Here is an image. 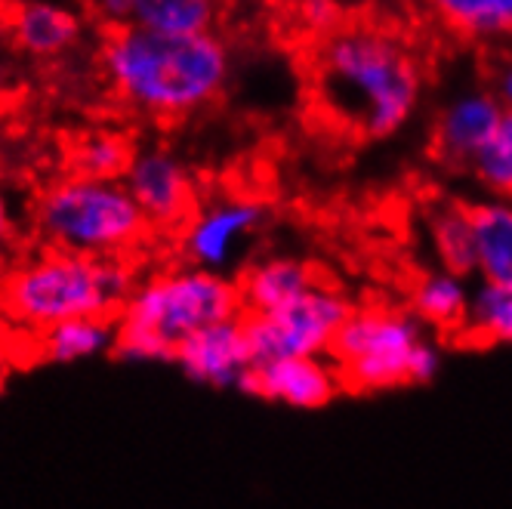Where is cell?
<instances>
[{
  "instance_id": "obj_1",
  "label": "cell",
  "mask_w": 512,
  "mask_h": 509,
  "mask_svg": "<svg viewBox=\"0 0 512 509\" xmlns=\"http://www.w3.org/2000/svg\"><path fill=\"white\" fill-rule=\"evenodd\" d=\"M423 96L417 53L380 25H337L312 53V99L334 127L386 139L405 127Z\"/></svg>"
},
{
  "instance_id": "obj_2",
  "label": "cell",
  "mask_w": 512,
  "mask_h": 509,
  "mask_svg": "<svg viewBox=\"0 0 512 509\" xmlns=\"http://www.w3.org/2000/svg\"><path fill=\"white\" fill-rule=\"evenodd\" d=\"M102 75L115 99L155 121L189 118L223 96L229 47L219 34H161L139 25L102 31Z\"/></svg>"
},
{
  "instance_id": "obj_3",
  "label": "cell",
  "mask_w": 512,
  "mask_h": 509,
  "mask_svg": "<svg viewBox=\"0 0 512 509\" xmlns=\"http://www.w3.org/2000/svg\"><path fill=\"white\" fill-rule=\"evenodd\" d=\"M139 281L133 260H90L38 247L16 257L0 281V318L38 337L75 318H118Z\"/></svg>"
},
{
  "instance_id": "obj_4",
  "label": "cell",
  "mask_w": 512,
  "mask_h": 509,
  "mask_svg": "<svg viewBox=\"0 0 512 509\" xmlns=\"http://www.w3.org/2000/svg\"><path fill=\"white\" fill-rule=\"evenodd\" d=\"M241 315L235 278L186 263L164 266L139 275L130 300L118 312V343L112 355L136 365H164L192 334Z\"/></svg>"
},
{
  "instance_id": "obj_5",
  "label": "cell",
  "mask_w": 512,
  "mask_h": 509,
  "mask_svg": "<svg viewBox=\"0 0 512 509\" xmlns=\"http://www.w3.org/2000/svg\"><path fill=\"white\" fill-rule=\"evenodd\" d=\"M41 247L90 260H133L155 235L130 198L124 179L68 173L50 183L31 210Z\"/></svg>"
},
{
  "instance_id": "obj_6",
  "label": "cell",
  "mask_w": 512,
  "mask_h": 509,
  "mask_svg": "<svg viewBox=\"0 0 512 509\" xmlns=\"http://www.w3.org/2000/svg\"><path fill=\"white\" fill-rule=\"evenodd\" d=\"M331 361L343 389L386 392L411 383H429L442 368V352L426 327L392 306L352 309L331 346Z\"/></svg>"
},
{
  "instance_id": "obj_7",
  "label": "cell",
  "mask_w": 512,
  "mask_h": 509,
  "mask_svg": "<svg viewBox=\"0 0 512 509\" xmlns=\"http://www.w3.org/2000/svg\"><path fill=\"white\" fill-rule=\"evenodd\" d=\"M352 315V303L334 284H312L303 297L266 315H241L253 365L281 358H324Z\"/></svg>"
},
{
  "instance_id": "obj_8",
  "label": "cell",
  "mask_w": 512,
  "mask_h": 509,
  "mask_svg": "<svg viewBox=\"0 0 512 509\" xmlns=\"http://www.w3.org/2000/svg\"><path fill=\"white\" fill-rule=\"evenodd\" d=\"M263 223L266 207L253 198H216L198 204L189 223L176 235L179 257L186 266L229 275Z\"/></svg>"
},
{
  "instance_id": "obj_9",
  "label": "cell",
  "mask_w": 512,
  "mask_h": 509,
  "mask_svg": "<svg viewBox=\"0 0 512 509\" xmlns=\"http://www.w3.org/2000/svg\"><path fill=\"white\" fill-rule=\"evenodd\" d=\"M124 186L155 235H179L198 210V189L189 167L164 145L136 149L124 173Z\"/></svg>"
},
{
  "instance_id": "obj_10",
  "label": "cell",
  "mask_w": 512,
  "mask_h": 509,
  "mask_svg": "<svg viewBox=\"0 0 512 509\" xmlns=\"http://www.w3.org/2000/svg\"><path fill=\"white\" fill-rule=\"evenodd\" d=\"M173 365L192 383L213 389H244L253 358L244 334V318L219 321L192 334L173 352Z\"/></svg>"
},
{
  "instance_id": "obj_11",
  "label": "cell",
  "mask_w": 512,
  "mask_h": 509,
  "mask_svg": "<svg viewBox=\"0 0 512 509\" xmlns=\"http://www.w3.org/2000/svg\"><path fill=\"white\" fill-rule=\"evenodd\" d=\"M503 102L491 87L457 90L435 118L432 149L451 167H469L503 118Z\"/></svg>"
},
{
  "instance_id": "obj_12",
  "label": "cell",
  "mask_w": 512,
  "mask_h": 509,
  "mask_svg": "<svg viewBox=\"0 0 512 509\" xmlns=\"http://www.w3.org/2000/svg\"><path fill=\"white\" fill-rule=\"evenodd\" d=\"M340 389L343 380L334 368L331 355L281 358V361H269V365H253L244 383V392L297 411H318L324 405H331L340 395Z\"/></svg>"
},
{
  "instance_id": "obj_13",
  "label": "cell",
  "mask_w": 512,
  "mask_h": 509,
  "mask_svg": "<svg viewBox=\"0 0 512 509\" xmlns=\"http://www.w3.org/2000/svg\"><path fill=\"white\" fill-rule=\"evenodd\" d=\"M238 297L244 315H266L287 303L303 297L312 284H318V275L309 263L294 257H272L263 263L247 266L238 278Z\"/></svg>"
},
{
  "instance_id": "obj_14",
  "label": "cell",
  "mask_w": 512,
  "mask_h": 509,
  "mask_svg": "<svg viewBox=\"0 0 512 509\" xmlns=\"http://www.w3.org/2000/svg\"><path fill=\"white\" fill-rule=\"evenodd\" d=\"M472 260L482 284L512 281V201L488 198L469 207Z\"/></svg>"
},
{
  "instance_id": "obj_15",
  "label": "cell",
  "mask_w": 512,
  "mask_h": 509,
  "mask_svg": "<svg viewBox=\"0 0 512 509\" xmlns=\"http://www.w3.org/2000/svg\"><path fill=\"white\" fill-rule=\"evenodd\" d=\"M4 28L10 31V38L19 50L31 56H59L71 44L78 41L81 22L62 7L53 4H13L4 16Z\"/></svg>"
},
{
  "instance_id": "obj_16",
  "label": "cell",
  "mask_w": 512,
  "mask_h": 509,
  "mask_svg": "<svg viewBox=\"0 0 512 509\" xmlns=\"http://www.w3.org/2000/svg\"><path fill=\"white\" fill-rule=\"evenodd\" d=\"M115 343H118V318H105V315L62 321L50 327V331L31 337L34 358L56 361V365L112 355Z\"/></svg>"
},
{
  "instance_id": "obj_17",
  "label": "cell",
  "mask_w": 512,
  "mask_h": 509,
  "mask_svg": "<svg viewBox=\"0 0 512 509\" xmlns=\"http://www.w3.org/2000/svg\"><path fill=\"white\" fill-rule=\"evenodd\" d=\"M472 303V287L463 275L454 272H429L417 281L411 297V315L423 327H435L445 334H463V324Z\"/></svg>"
},
{
  "instance_id": "obj_18",
  "label": "cell",
  "mask_w": 512,
  "mask_h": 509,
  "mask_svg": "<svg viewBox=\"0 0 512 509\" xmlns=\"http://www.w3.org/2000/svg\"><path fill=\"white\" fill-rule=\"evenodd\" d=\"M448 31L469 41L512 38V0H423Z\"/></svg>"
},
{
  "instance_id": "obj_19",
  "label": "cell",
  "mask_w": 512,
  "mask_h": 509,
  "mask_svg": "<svg viewBox=\"0 0 512 509\" xmlns=\"http://www.w3.org/2000/svg\"><path fill=\"white\" fill-rule=\"evenodd\" d=\"M223 0H133L130 25L161 34H213Z\"/></svg>"
},
{
  "instance_id": "obj_20",
  "label": "cell",
  "mask_w": 512,
  "mask_h": 509,
  "mask_svg": "<svg viewBox=\"0 0 512 509\" xmlns=\"http://www.w3.org/2000/svg\"><path fill=\"white\" fill-rule=\"evenodd\" d=\"M136 155V145L127 133L118 130H93L75 139L71 145V173L90 179H124L130 161Z\"/></svg>"
},
{
  "instance_id": "obj_21",
  "label": "cell",
  "mask_w": 512,
  "mask_h": 509,
  "mask_svg": "<svg viewBox=\"0 0 512 509\" xmlns=\"http://www.w3.org/2000/svg\"><path fill=\"white\" fill-rule=\"evenodd\" d=\"M463 337L475 343H512V281L479 284L472 290Z\"/></svg>"
},
{
  "instance_id": "obj_22",
  "label": "cell",
  "mask_w": 512,
  "mask_h": 509,
  "mask_svg": "<svg viewBox=\"0 0 512 509\" xmlns=\"http://www.w3.org/2000/svg\"><path fill=\"white\" fill-rule=\"evenodd\" d=\"M429 235H432L435 257L442 260L445 272H454V275H463V278L475 272L472 235H469V207L451 204V207L435 210Z\"/></svg>"
},
{
  "instance_id": "obj_23",
  "label": "cell",
  "mask_w": 512,
  "mask_h": 509,
  "mask_svg": "<svg viewBox=\"0 0 512 509\" xmlns=\"http://www.w3.org/2000/svg\"><path fill=\"white\" fill-rule=\"evenodd\" d=\"M475 183L491 198L512 201V112L506 108L497 130L485 142V149L469 164Z\"/></svg>"
},
{
  "instance_id": "obj_24",
  "label": "cell",
  "mask_w": 512,
  "mask_h": 509,
  "mask_svg": "<svg viewBox=\"0 0 512 509\" xmlns=\"http://www.w3.org/2000/svg\"><path fill=\"white\" fill-rule=\"evenodd\" d=\"M300 16L303 25L318 28V31H334L340 22V10H337V0H300Z\"/></svg>"
},
{
  "instance_id": "obj_25",
  "label": "cell",
  "mask_w": 512,
  "mask_h": 509,
  "mask_svg": "<svg viewBox=\"0 0 512 509\" xmlns=\"http://www.w3.org/2000/svg\"><path fill=\"white\" fill-rule=\"evenodd\" d=\"M491 90L497 93L503 108H509V112H512V53L497 59L494 75H491Z\"/></svg>"
},
{
  "instance_id": "obj_26",
  "label": "cell",
  "mask_w": 512,
  "mask_h": 509,
  "mask_svg": "<svg viewBox=\"0 0 512 509\" xmlns=\"http://www.w3.org/2000/svg\"><path fill=\"white\" fill-rule=\"evenodd\" d=\"M93 7H96L99 19L105 22V28L130 25V10H133V0H93Z\"/></svg>"
},
{
  "instance_id": "obj_27",
  "label": "cell",
  "mask_w": 512,
  "mask_h": 509,
  "mask_svg": "<svg viewBox=\"0 0 512 509\" xmlns=\"http://www.w3.org/2000/svg\"><path fill=\"white\" fill-rule=\"evenodd\" d=\"M13 235H16V226H13V210H10V201L0 189V247H13Z\"/></svg>"
},
{
  "instance_id": "obj_28",
  "label": "cell",
  "mask_w": 512,
  "mask_h": 509,
  "mask_svg": "<svg viewBox=\"0 0 512 509\" xmlns=\"http://www.w3.org/2000/svg\"><path fill=\"white\" fill-rule=\"evenodd\" d=\"M16 361H19V352H13L10 340H7V343H0V389L7 386V380H10V374H13V368H16Z\"/></svg>"
},
{
  "instance_id": "obj_29",
  "label": "cell",
  "mask_w": 512,
  "mask_h": 509,
  "mask_svg": "<svg viewBox=\"0 0 512 509\" xmlns=\"http://www.w3.org/2000/svg\"><path fill=\"white\" fill-rule=\"evenodd\" d=\"M13 247H0V281H4V275L10 272V266H13Z\"/></svg>"
},
{
  "instance_id": "obj_30",
  "label": "cell",
  "mask_w": 512,
  "mask_h": 509,
  "mask_svg": "<svg viewBox=\"0 0 512 509\" xmlns=\"http://www.w3.org/2000/svg\"><path fill=\"white\" fill-rule=\"evenodd\" d=\"M7 331H10V327H7V321L0 318V343H7Z\"/></svg>"
},
{
  "instance_id": "obj_31",
  "label": "cell",
  "mask_w": 512,
  "mask_h": 509,
  "mask_svg": "<svg viewBox=\"0 0 512 509\" xmlns=\"http://www.w3.org/2000/svg\"><path fill=\"white\" fill-rule=\"evenodd\" d=\"M0 87H4V75H0Z\"/></svg>"
}]
</instances>
